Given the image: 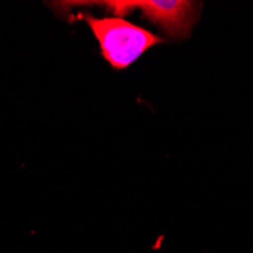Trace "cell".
<instances>
[{
	"label": "cell",
	"instance_id": "obj_1",
	"mask_svg": "<svg viewBox=\"0 0 253 253\" xmlns=\"http://www.w3.org/2000/svg\"><path fill=\"white\" fill-rule=\"evenodd\" d=\"M84 18L99 41L103 59L114 70H125L153 45L164 42V38L122 17L85 14Z\"/></svg>",
	"mask_w": 253,
	"mask_h": 253
},
{
	"label": "cell",
	"instance_id": "obj_2",
	"mask_svg": "<svg viewBox=\"0 0 253 253\" xmlns=\"http://www.w3.org/2000/svg\"><path fill=\"white\" fill-rule=\"evenodd\" d=\"M97 5L105 6L112 17L122 18L133 9H141L144 18L174 40L190 37L202 9L200 2L188 0H109L97 2Z\"/></svg>",
	"mask_w": 253,
	"mask_h": 253
}]
</instances>
